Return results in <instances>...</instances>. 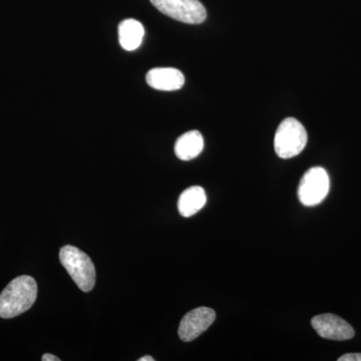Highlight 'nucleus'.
I'll list each match as a JSON object with an SVG mask.
<instances>
[{
	"instance_id": "obj_8",
	"label": "nucleus",
	"mask_w": 361,
	"mask_h": 361,
	"mask_svg": "<svg viewBox=\"0 0 361 361\" xmlns=\"http://www.w3.org/2000/svg\"><path fill=\"white\" fill-rule=\"evenodd\" d=\"M147 84L153 89L172 92L180 90L185 84L182 71L173 68H157L148 71Z\"/></svg>"
},
{
	"instance_id": "obj_13",
	"label": "nucleus",
	"mask_w": 361,
	"mask_h": 361,
	"mask_svg": "<svg viewBox=\"0 0 361 361\" xmlns=\"http://www.w3.org/2000/svg\"><path fill=\"white\" fill-rule=\"evenodd\" d=\"M42 361H59L61 360H59V357H56V355H49V353H47V355H44V356H42Z\"/></svg>"
},
{
	"instance_id": "obj_5",
	"label": "nucleus",
	"mask_w": 361,
	"mask_h": 361,
	"mask_svg": "<svg viewBox=\"0 0 361 361\" xmlns=\"http://www.w3.org/2000/svg\"><path fill=\"white\" fill-rule=\"evenodd\" d=\"M330 180L326 171L322 167L311 168L298 187V198L303 205L312 207L322 203L329 193Z\"/></svg>"
},
{
	"instance_id": "obj_6",
	"label": "nucleus",
	"mask_w": 361,
	"mask_h": 361,
	"mask_svg": "<svg viewBox=\"0 0 361 361\" xmlns=\"http://www.w3.org/2000/svg\"><path fill=\"white\" fill-rule=\"evenodd\" d=\"M311 325L318 336L330 341H348L355 334V329L348 322L331 313L314 316L311 320Z\"/></svg>"
},
{
	"instance_id": "obj_10",
	"label": "nucleus",
	"mask_w": 361,
	"mask_h": 361,
	"mask_svg": "<svg viewBox=\"0 0 361 361\" xmlns=\"http://www.w3.org/2000/svg\"><path fill=\"white\" fill-rule=\"evenodd\" d=\"M144 35L145 28L140 21L129 18L118 25V40L125 51H132L139 49Z\"/></svg>"
},
{
	"instance_id": "obj_1",
	"label": "nucleus",
	"mask_w": 361,
	"mask_h": 361,
	"mask_svg": "<svg viewBox=\"0 0 361 361\" xmlns=\"http://www.w3.org/2000/svg\"><path fill=\"white\" fill-rule=\"evenodd\" d=\"M37 284L27 275L16 277L0 294V317H16L30 310L37 300Z\"/></svg>"
},
{
	"instance_id": "obj_11",
	"label": "nucleus",
	"mask_w": 361,
	"mask_h": 361,
	"mask_svg": "<svg viewBox=\"0 0 361 361\" xmlns=\"http://www.w3.org/2000/svg\"><path fill=\"white\" fill-rule=\"evenodd\" d=\"M206 202L207 196L203 188L190 187L180 194L178 210L183 217L189 218L198 213L205 206Z\"/></svg>"
},
{
	"instance_id": "obj_7",
	"label": "nucleus",
	"mask_w": 361,
	"mask_h": 361,
	"mask_svg": "<svg viewBox=\"0 0 361 361\" xmlns=\"http://www.w3.org/2000/svg\"><path fill=\"white\" fill-rule=\"evenodd\" d=\"M216 313L212 308L199 307L188 312L180 320L179 336L183 341H193L215 322Z\"/></svg>"
},
{
	"instance_id": "obj_9",
	"label": "nucleus",
	"mask_w": 361,
	"mask_h": 361,
	"mask_svg": "<svg viewBox=\"0 0 361 361\" xmlns=\"http://www.w3.org/2000/svg\"><path fill=\"white\" fill-rule=\"evenodd\" d=\"M204 149V139L198 130H190L178 137L175 154L180 160L190 161L197 158Z\"/></svg>"
},
{
	"instance_id": "obj_2",
	"label": "nucleus",
	"mask_w": 361,
	"mask_h": 361,
	"mask_svg": "<svg viewBox=\"0 0 361 361\" xmlns=\"http://www.w3.org/2000/svg\"><path fill=\"white\" fill-rule=\"evenodd\" d=\"M59 260L80 290L90 292L94 288L96 268L85 252L77 247L65 246L59 251Z\"/></svg>"
},
{
	"instance_id": "obj_4",
	"label": "nucleus",
	"mask_w": 361,
	"mask_h": 361,
	"mask_svg": "<svg viewBox=\"0 0 361 361\" xmlns=\"http://www.w3.org/2000/svg\"><path fill=\"white\" fill-rule=\"evenodd\" d=\"M158 11L173 20L199 25L207 18L205 6L199 0H149Z\"/></svg>"
},
{
	"instance_id": "obj_14",
	"label": "nucleus",
	"mask_w": 361,
	"mask_h": 361,
	"mask_svg": "<svg viewBox=\"0 0 361 361\" xmlns=\"http://www.w3.org/2000/svg\"><path fill=\"white\" fill-rule=\"evenodd\" d=\"M153 357L152 356H144V357L140 358L139 361H154Z\"/></svg>"
},
{
	"instance_id": "obj_3",
	"label": "nucleus",
	"mask_w": 361,
	"mask_h": 361,
	"mask_svg": "<svg viewBox=\"0 0 361 361\" xmlns=\"http://www.w3.org/2000/svg\"><path fill=\"white\" fill-rule=\"evenodd\" d=\"M307 139V132L302 123L294 118H285L275 134V152L279 158H293L305 148Z\"/></svg>"
},
{
	"instance_id": "obj_12",
	"label": "nucleus",
	"mask_w": 361,
	"mask_h": 361,
	"mask_svg": "<svg viewBox=\"0 0 361 361\" xmlns=\"http://www.w3.org/2000/svg\"><path fill=\"white\" fill-rule=\"evenodd\" d=\"M338 361H361V353H348L339 357Z\"/></svg>"
}]
</instances>
